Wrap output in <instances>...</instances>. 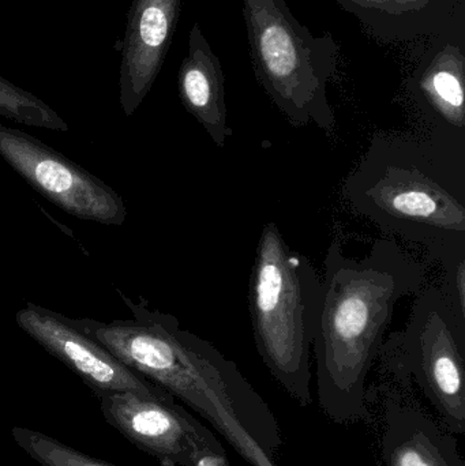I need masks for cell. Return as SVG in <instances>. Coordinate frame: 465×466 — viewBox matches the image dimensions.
Segmentation results:
<instances>
[{
  "mask_svg": "<svg viewBox=\"0 0 465 466\" xmlns=\"http://www.w3.org/2000/svg\"><path fill=\"white\" fill-rule=\"evenodd\" d=\"M381 353L388 371L417 385L448 432L465 434V323L441 287L422 288L406 328Z\"/></svg>",
  "mask_w": 465,
  "mask_h": 466,
  "instance_id": "cell-6",
  "label": "cell"
},
{
  "mask_svg": "<svg viewBox=\"0 0 465 466\" xmlns=\"http://www.w3.org/2000/svg\"><path fill=\"white\" fill-rule=\"evenodd\" d=\"M15 322L49 355L71 370L96 397L115 391H133L156 399L172 397L117 360L103 345L82 331L73 318L26 303L16 312Z\"/></svg>",
  "mask_w": 465,
  "mask_h": 466,
  "instance_id": "cell-9",
  "label": "cell"
},
{
  "mask_svg": "<svg viewBox=\"0 0 465 466\" xmlns=\"http://www.w3.org/2000/svg\"><path fill=\"white\" fill-rule=\"evenodd\" d=\"M406 87L428 130L465 137V24L425 38Z\"/></svg>",
  "mask_w": 465,
  "mask_h": 466,
  "instance_id": "cell-10",
  "label": "cell"
},
{
  "mask_svg": "<svg viewBox=\"0 0 465 466\" xmlns=\"http://www.w3.org/2000/svg\"><path fill=\"white\" fill-rule=\"evenodd\" d=\"M437 263L444 268L442 292L456 317L465 323V247L448 252Z\"/></svg>",
  "mask_w": 465,
  "mask_h": 466,
  "instance_id": "cell-17",
  "label": "cell"
},
{
  "mask_svg": "<svg viewBox=\"0 0 465 466\" xmlns=\"http://www.w3.org/2000/svg\"><path fill=\"white\" fill-rule=\"evenodd\" d=\"M425 265L396 241L379 238L362 258L333 238L324 260L322 303L314 337L317 394L338 424L369 418L368 378L384 347L396 304L425 287Z\"/></svg>",
  "mask_w": 465,
  "mask_h": 466,
  "instance_id": "cell-2",
  "label": "cell"
},
{
  "mask_svg": "<svg viewBox=\"0 0 465 466\" xmlns=\"http://www.w3.org/2000/svg\"><path fill=\"white\" fill-rule=\"evenodd\" d=\"M0 157L67 215L103 226L125 224L127 208L114 188L30 134L0 125Z\"/></svg>",
  "mask_w": 465,
  "mask_h": 466,
  "instance_id": "cell-8",
  "label": "cell"
},
{
  "mask_svg": "<svg viewBox=\"0 0 465 466\" xmlns=\"http://www.w3.org/2000/svg\"><path fill=\"white\" fill-rule=\"evenodd\" d=\"M381 412L385 466H465L453 434L400 389L385 390Z\"/></svg>",
  "mask_w": 465,
  "mask_h": 466,
  "instance_id": "cell-12",
  "label": "cell"
},
{
  "mask_svg": "<svg viewBox=\"0 0 465 466\" xmlns=\"http://www.w3.org/2000/svg\"><path fill=\"white\" fill-rule=\"evenodd\" d=\"M343 193L355 213L437 262L465 247V137L374 134Z\"/></svg>",
  "mask_w": 465,
  "mask_h": 466,
  "instance_id": "cell-3",
  "label": "cell"
},
{
  "mask_svg": "<svg viewBox=\"0 0 465 466\" xmlns=\"http://www.w3.org/2000/svg\"><path fill=\"white\" fill-rule=\"evenodd\" d=\"M322 303V279L311 260L291 248L278 224L257 243L248 312L257 352L276 382L302 407L311 404V348Z\"/></svg>",
  "mask_w": 465,
  "mask_h": 466,
  "instance_id": "cell-4",
  "label": "cell"
},
{
  "mask_svg": "<svg viewBox=\"0 0 465 466\" xmlns=\"http://www.w3.org/2000/svg\"><path fill=\"white\" fill-rule=\"evenodd\" d=\"M13 440L16 445L43 466H116L81 453L55 438L24 427H14Z\"/></svg>",
  "mask_w": 465,
  "mask_h": 466,
  "instance_id": "cell-16",
  "label": "cell"
},
{
  "mask_svg": "<svg viewBox=\"0 0 465 466\" xmlns=\"http://www.w3.org/2000/svg\"><path fill=\"white\" fill-rule=\"evenodd\" d=\"M0 115L30 127L45 130H70L67 123L40 98L0 76Z\"/></svg>",
  "mask_w": 465,
  "mask_h": 466,
  "instance_id": "cell-15",
  "label": "cell"
},
{
  "mask_svg": "<svg viewBox=\"0 0 465 466\" xmlns=\"http://www.w3.org/2000/svg\"><path fill=\"white\" fill-rule=\"evenodd\" d=\"M97 399L106 423L161 466H229L218 438L174 397L115 391Z\"/></svg>",
  "mask_w": 465,
  "mask_h": 466,
  "instance_id": "cell-7",
  "label": "cell"
},
{
  "mask_svg": "<svg viewBox=\"0 0 465 466\" xmlns=\"http://www.w3.org/2000/svg\"><path fill=\"white\" fill-rule=\"evenodd\" d=\"M373 37L411 43L465 24L464 0H336Z\"/></svg>",
  "mask_w": 465,
  "mask_h": 466,
  "instance_id": "cell-13",
  "label": "cell"
},
{
  "mask_svg": "<svg viewBox=\"0 0 465 466\" xmlns=\"http://www.w3.org/2000/svg\"><path fill=\"white\" fill-rule=\"evenodd\" d=\"M182 0H133L122 41L119 100L126 116L136 114L152 89L179 21Z\"/></svg>",
  "mask_w": 465,
  "mask_h": 466,
  "instance_id": "cell-11",
  "label": "cell"
},
{
  "mask_svg": "<svg viewBox=\"0 0 465 466\" xmlns=\"http://www.w3.org/2000/svg\"><path fill=\"white\" fill-rule=\"evenodd\" d=\"M133 318L74 323L117 360L205 419L251 466H278L283 446L269 404L215 345L182 328L177 318L134 303L119 293Z\"/></svg>",
  "mask_w": 465,
  "mask_h": 466,
  "instance_id": "cell-1",
  "label": "cell"
},
{
  "mask_svg": "<svg viewBox=\"0 0 465 466\" xmlns=\"http://www.w3.org/2000/svg\"><path fill=\"white\" fill-rule=\"evenodd\" d=\"M254 76L278 111L295 127H336L328 86L339 67V46L330 33L314 35L286 0H242Z\"/></svg>",
  "mask_w": 465,
  "mask_h": 466,
  "instance_id": "cell-5",
  "label": "cell"
},
{
  "mask_svg": "<svg viewBox=\"0 0 465 466\" xmlns=\"http://www.w3.org/2000/svg\"><path fill=\"white\" fill-rule=\"evenodd\" d=\"M177 92L186 111L218 147L232 136L226 103V76L198 22L188 33L187 54L177 73Z\"/></svg>",
  "mask_w": 465,
  "mask_h": 466,
  "instance_id": "cell-14",
  "label": "cell"
}]
</instances>
